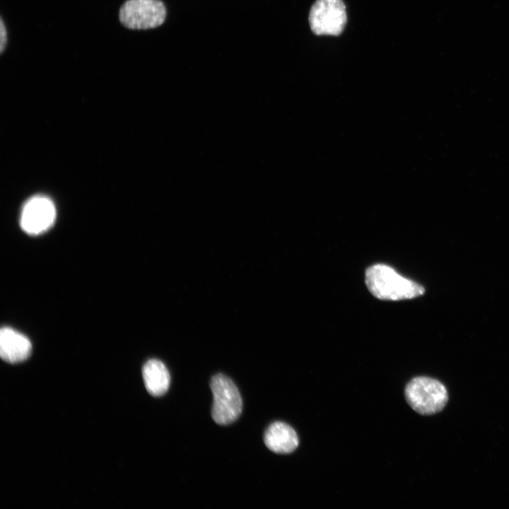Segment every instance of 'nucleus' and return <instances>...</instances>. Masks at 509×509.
Here are the masks:
<instances>
[{
  "instance_id": "1",
  "label": "nucleus",
  "mask_w": 509,
  "mask_h": 509,
  "mask_svg": "<svg viewBox=\"0 0 509 509\" xmlns=\"http://www.w3.org/2000/svg\"><path fill=\"white\" fill-rule=\"evenodd\" d=\"M365 276L370 292L381 300L409 299L418 297L425 291L421 285L404 278L391 267L382 264L368 267Z\"/></svg>"
},
{
  "instance_id": "2",
  "label": "nucleus",
  "mask_w": 509,
  "mask_h": 509,
  "mask_svg": "<svg viewBox=\"0 0 509 509\" xmlns=\"http://www.w3.org/2000/svg\"><path fill=\"white\" fill-rule=\"evenodd\" d=\"M404 396L408 404L424 416L440 412L448 400L445 385L436 379L425 376L411 379L405 387Z\"/></svg>"
},
{
  "instance_id": "3",
  "label": "nucleus",
  "mask_w": 509,
  "mask_h": 509,
  "mask_svg": "<svg viewBox=\"0 0 509 509\" xmlns=\"http://www.w3.org/2000/svg\"><path fill=\"white\" fill-rule=\"evenodd\" d=\"M213 402L211 416L219 425H228L236 421L242 409L240 392L230 378L218 373L210 382Z\"/></svg>"
},
{
  "instance_id": "4",
  "label": "nucleus",
  "mask_w": 509,
  "mask_h": 509,
  "mask_svg": "<svg viewBox=\"0 0 509 509\" xmlns=\"http://www.w3.org/2000/svg\"><path fill=\"white\" fill-rule=\"evenodd\" d=\"M166 8L160 0H126L119 11V20L131 30H146L162 25Z\"/></svg>"
},
{
  "instance_id": "5",
  "label": "nucleus",
  "mask_w": 509,
  "mask_h": 509,
  "mask_svg": "<svg viewBox=\"0 0 509 509\" xmlns=\"http://www.w3.org/2000/svg\"><path fill=\"white\" fill-rule=\"evenodd\" d=\"M311 30L317 35L338 36L347 21L346 6L342 0H316L309 13Z\"/></svg>"
},
{
  "instance_id": "6",
  "label": "nucleus",
  "mask_w": 509,
  "mask_h": 509,
  "mask_svg": "<svg viewBox=\"0 0 509 509\" xmlns=\"http://www.w3.org/2000/svg\"><path fill=\"white\" fill-rule=\"evenodd\" d=\"M56 209L52 201L42 196L34 197L24 205L20 218L22 229L36 235L47 230L53 224Z\"/></svg>"
},
{
  "instance_id": "7",
  "label": "nucleus",
  "mask_w": 509,
  "mask_h": 509,
  "mask_svg": "<svg viewBox=\"0 0 509 509\" xmlns=\"http://www.w3.org/2000/svg\"><path fill=\"white\" fill-rule=\"evenodd\" d=\"M32 351V344L24 334L11 327H4L0 332V354L8 363H16L26 360Z\"/></svg>"
},
{
  "instance_id": "8",
  "label": "nucleus",
  "mask_w": 509,
  "mask_h": 509,
  "mask_svg": "<svg viewBox=\"0 0 509 509\" xmlns=\"http://www.w3.org/2000/svg\"><path fill=\"white\" fill-rule=\"evenodd\" d=\"M264 441L271 451L279 454L291 453L299 444L295 430L288 424L281 421L274 422L267 428Z\"/></svg>"
},
{
  "instance_id": "9",
  "label": "nucleus",
  "mask_w": 509,
  "mask_h": 509,
  "mask_svg": "<svg viewBox=\"0 0 509 509\" xmlns=\"http://www.w3.org/2000/svg\"><path fill=\"white\" fill-rule=\"evenodd\" d=\"M142 375L145 387L150 394L159 397L168 391L170 376L167 368L160 361H148L143 367Z\"/></svg>"
},
{
  "instance_id": "10",
  "label": "nucleus",
  "mask_w": 509,
  "mask_h": 509,
  "mask_svg": "<svg viewBox=\"0 0 509 509\" xmlns=\"http://www.w3.org/2000/svg\"><path fill=\"white\" fill-rule=\"evenodd\" d=\"M7 44V32L2 18L0 21V53L2 54Z\"/></svg>"
}]
</instances>
